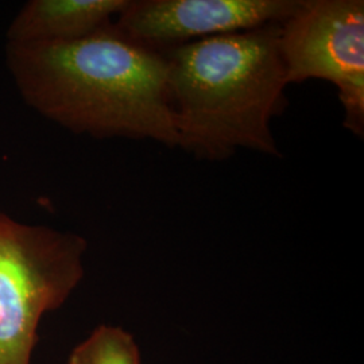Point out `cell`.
<instances>
[{
  "mask_svg": "<svg viewBox=\"0 0 364 364\" xmlns=\"http://www.w3.org/2000/svg\"><path fill=\"white\" fill-rule=\"evenodd\" d=\"M279 27L201 39L165 50L177 144L219 162L239 149L282 156L272 122L287 105Z\"/></svg>",
  "mask_w": 364,
  "mask_h": 364,
  "instance_id": "cell-2",
  "label": "cell"
},
{
  "mask_svg": "<svg viewBox=\"0 0 364 364\" xmlns=\"http://www.w3.org/2000/svg\"><path fill=\"white\" fill-rule=\"evenodd\" d=\"M129 0H30L7 30V42H69L114 23Z\"/></svg>",
  "mask_w": 364,
  "mask_h": 364,
  "instance_id": "cell-6",
  "label": "cell"
},
{
  "mask_svg": "<svg viewBox=\"0 0 364 364\" xmlns=\"http://www.w3.org/2000/svg\"><path fill=\"white\" fill-rule=\"evenodd\" d=\"M68 364H142L135 338L120 326H99L70 352Z\"/></svg>",
  "mask_w": 364,
  "mask_h": 364,
  "instance_id": "cell-7",
  "label": "cell"
},
{
  "mask_svg": "<svg viewBox=\"0 0 364 364\" xmlns=\"http://www.w3.org/2000/svg\"><path fill=\"white\" fill-rule=\"evenodd\" d=\"M6 63L27 105L66 130L176 147L166 57L114 23L69 42H7Z\"/></svg>",
  "mask_w": 364,
  "mask_h": 364,
  "instance_id": "cell-1",
  "label": "cell"
},
{
  "mask_svg": "<svg viewBox=\"0 0 364 364\" xmlns=\"http://www.w3.org/2000/svg\"><path fill=\"white\" fill-rule=\"evenodd\" d=\"M302 0H129L114 25L129 38L165 52L196 41L282 25Z\"/></svg>",
  "mask_w": 364,
  "mask_h": 364,
  "instance_id": "cell-5",
  "label": "cell"
},
{
  "mask_svg": "<svg viewBox=\"0 0 364 364\" xmlns=\"http://www.w3.org/2000/svg\"><path fill=\"white\" fill-rule=\"evenodd\" d=\"M88 242L0 212V364H30L46 313L60 309L84 278Z\"/></svg>",
  "mask_w": 364,
  "mask_h": 364,
  "instance_id": "cell-3",
  "label": "cell"
},
{
  "mask_svg": "<svg viewBox=\"0 0 364 364\" xmlns=\"http://www.w3.org/2000/svg\"><path fill=\"white\" fill-rule=\"evenodd\" d=\"M287 82L324 80L338 90L344 127L364 135V1L302 0L279 27Z\"/></svg>",
  "mask_w": 364,
  "mask_h": 364,
  "instance_id": "cell-4",
  "label": "cell"
}]
</instances>
